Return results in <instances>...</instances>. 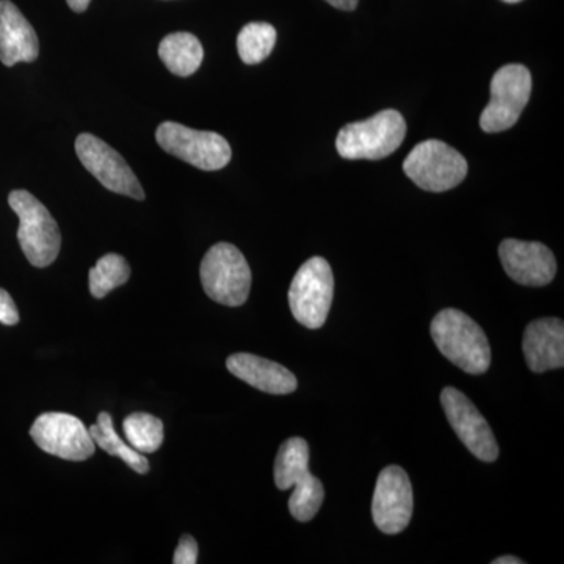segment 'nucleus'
I'll use <instances>...</instances> for the list:
<instances>
[{
	"mask_svg": "<svg viewBox=\"0 0 564 564\" xmlns=\"http://www.w3.org/2000/svg\"><path fill=\"white\" fill-rule=\"evenodd\" d=\"M432 337L448 361L470 375L488 372L491 347L481 326L458 310L441 311L432 322Z\"/></svg>",
	"mask_w": 564,
	"mask_h": 564,
	"instance_id": "1",
	"label": "nucleus"
},
{
	"mask_svg": "<svg viewBox=\"0 0 564 564\" xmlns=\"http://www.w3.org/2000/svg\"><path fill=\"white\" fill-rule=\"evenodd\" d=\"M404 137L406 121L402 113L388 109L369 120L344 126L337 133L336 150L348 161H381L402 147Z\"/></svg>",
	"mask_w": 564,
	"mask_h": 564,
	"instance_id": "2",
	"label": "nucleus"
},
{
	"mask_svg": "<svg viewBox=\"0 0 564 564\" xmlns=\"http://www.w3.org/2000/svg\"><path fill=\"white\" fill-rule=\"evenodd\" d=\"M9 204L20 217L18 240L21 250L33 267L44 269L58 258L62 234L51 212L28 191H13Z\"/></svg>",
	"mask_w": 564,
	"mask_h": 564,
	"instance_id": "3",
	"label": "nucleus"
},
{
	"mask_svg": "<svg viewBox=\"0 0 564 564\" xmlns=\"http://www.w3.org/2000/svg\"><path fill=\"white\" fill-rule=\"evenodd\" d=\"M204 292L225 306H242L251 291V269L239 248L217 243L206 252L202 262Z\"/></svg>",
	"mask_w": 564,
	"mask_h": 564,
	"instance_id": "4",
	"label": "nucleus"
},
{
	"mask_svg": "<svg viewBox=\"0 0 564 564\" xmlns=\"http://www.w3.org/2000/svg\"><path fill=\"white\" fill-rule=\"evenodd\" d=\"M155 140L166 154L204 172H217L231 162V147L217 132L196 131L180 122L166 121L159 126Z\"/></svg>",
	"mask_w": 564,
	"mask_h": 564,
	"instance_id": "5",
	"label": "nucleus"
},
{
	"mask_svg": "<svg viewBox=\"0 0 564 564\" xmlns=\"http://www.w3.org/2000/svg\"><path fill=\"white\" fill-rule=\"evenodd\" d=\"M333 296L334 276L328 261L310 259L300 267L289 289L292 315L306 328H322L332 310Z\"/></svg>",
	"mask_w": 564,
	"mask_h": 564,
	"instance_id": "6",
	"label": "nucleus"
},
{
	"mask_svg": "<svg viewBox=\"0 0 564 564\" xmlns=\"http://www.w3.org/2000/svg\"><path fill=\"white\" fill-rule=\"evenodd\" d=\"M403 170L422 191L441 193L466 180L467 161L444 141L426 140L408 154Z\"/></svg>",
	"mask_w": 564,
	"mask_h": 564,
	"instance_id": "7",
	"label": "nucleus"
},
{
	"mask_svg": "<svg viewBox=\"0 0 564 564\" xmlns=\"http://www.w3.org/2000/svg\"><path fill=\"white\" fill-rule=\"evenodd\" d=\"M532 95V74L524 65H505L494 74L491 101L480 117L485 132L497 133L513 128Z\"/></svg>",
	"mask_w": 564,
	"mask_h": 564,
	"instance_id": "8",
	"label": "nucleus"
},
{
	"mask_svg": "<svg viewBox=\"0 0 564 564\" xmlns=\"http://www.w3.org/2000/svg\"><path fill=\"white\" fill-rule=\"evenodd\" d=\"M31 436L41 451L66 462H85L95 455L96 444L90 430L76 415L41 414L33 422Z\"/></svg>",
	"mask_w": 564,
	"mask_h": 564,
	"instance_id": "9",
	"label": "nucleus"
},
{
	"mask_svg": "<svg viewBox=\"0 0 564 564\" xmlns=\"http://www.w3.org/2000/svg\"><path fill=\"white\" fill-rule=\"evenodd\" d=\"M76 152L82 165L101 182L104 187L118 195L143 202L144 191L135 173L120 152L115 151L106 141L91 133H80L76 139Z\"/></svg>",
	"mask_w": 564,
	"mask_h": 564,
	"instance_id": "10",
	"label": "nucleus"
},
{
	"mask_svg": "<svg viewBox=\"0 0 564 564\" xmlns=\"http://www.w3.org/2000/svg\"><path fill=\"white\" fill-rule=\"evenodd\" d=\"M414 497L410 477L400 466L381 470L375 486L372 514L375 524L386 534L402 533L413 518Z\"/></svg>",
	"mask_w": 564,
	"mask_h": 564,
	"instance_id": "11",
	"label": "nucleus"
},
{
	"mask_svg": "<svg viewBox=\"0 0 564 564\" xmlns=\"http://www.w3.org/2000/svg\"><path fill=\"white\" fill-rule=\"evenodd\" d=\"M441 403L452 429L467 451L481 462H496L499 458V445L491 426L475 404L456 388H445L441 393Z\"/></svg>",
	"mask_w": 564,
	"mask_h": 564,
	"instance_id": "12",
	"label": "nucleus"
},
{
	"mask_svg": "<svg viewBox=\"0 0 564 564\" xmlns=\"http://www.w3.org/2000/svg\"><path fill=\"white\" fill-rule=\"evenodd\" d=\"M499 256L505 272L518 284L541 288L554 281L555 256L543 243L507 239L500 243Z\"/></svg>",
	"mask_w": 564,
	"mask_h": 564,
	"instance_id": "13",
	"label": "nucleus"
},
{
	"mask_svg": "<svg viewBox=\"0 0 564 564\" xmlns=\"http://www.w3.org/2000/svg\"><path fill=\"white\" fill-rule=\"evenodd\" d=\"M40 41L31 22L10 0H0V62L6 66L39 58Z\"/></svg>",
	"mask_w": 564,
	"mask_h": 564,
	"instance_id": "14",
	"label": "nucleus"
},
{
	"mask_svg": "<svg viewBox=\"0 0 564 564\" xmlns=\"http://www.w3.org/2000/svg\"><path fill=\"white\" fill-rule=\"evenodd\" d=\"M525 361L534 373L564 366V323L560 318H540L530 323L522 339Z\"/></svg>",
	"mask_w": 564,
	"mask_h": 564,
	"instance_id": "15",
	"label": "nucleus"
},
{
	"mask_svg": "<svg viewBox=\"0 0 564 564\" xmlns=\"http://www.w3.org/2000/svg\"><path fill=\"white\" fill-rule=\"evenodd\" d=\"M226 367L234 377L259 391L273 393V395H285V393L295 392L299 388V381L291 370L285 369L281 364L250 355V352L229 356Z\"/></svg>",
	"mask_w": 564,
	"mask_h": 564,
	"instance_id": "16",
	"label": "nucleus"
},
{
	"mask_svg": "<svg viewBox=\"0 0 564 564\" xmlns=\"http://www.w3.org/2000/svg\"><path fill=\"white\" fill-rule=\"evenodd\" d=\"M159 57L174 76H192L203 63L202 41L188 32L170 33L161 41Z\"/></svg>",
	"mask_w": 564,
	"mask_h": 564,
	"instance_id": "17",
	"label": "nucleus"
},
{
	"mask_svg": "<svg viewBox=\"0 0 564 564\" xmlns=\"http://www.w3.org/2000/svg\"><path fill=\"white\" fill-rule=\"evenodd\" d=\"M310 445L303 437H291L281 445L274 462V484L281 491L310 480Z\"/></svg>",
	"mask_w": 564,
	"mask_h": 564,
	"instance_id": "18",
	"label": "nucleus"
},
{
	"mask_svg": "<svg viewBox=\"0 0 564 564\" xmlns=\"http://www.w3.org/2000/svg\"><path fill=\"white\" fill-rule=\"evenodd\" d=\"M90 434L98 447H101L104 452L111 456L121 458L137 474H148V470H150V463L143 454L126 444L115 432L113 419L106 411L98 415V423L91 426Z\"/></svg>",
	"mask_w": 564,
	"mask_h": 564,
	"instance_id": "19",
	"label": "nucleus"
},
{
	"mask_svg": "<svg viewBox=\"0 0 564 564\" xmlns=\"http://www.w3.org/2000/svg\"><path fill=\"white\" fill-rule=\"evenodd\" d=\"M129 445L140 454H154L162 447L165 429L163 422L155 415L148 413H133L122 423Z\"/></svg>",
	"mask_w": 564,
	"mask_h": 564,
	"instance_id": "20",
	"label": "nucleus"
},
{
	"mask_svg": "<svg viewBox=\"0 0 564 564\" xmlns=\"http://www.w3.org/2000/svg\"><path fill=\"white\" fill-rule=\"evenodd\" d=\"M276 29L267 22H250L237 36V51L247 65H258L272 54L276 44Z\"/></svg>",
	"mask_w": 564,
	"mask_h": 564,
	"instance_id": "21",
	"label": "nucleus"
},
{
	"mask_svg": "<svg viewBox=\"0 0 564 564\" xmlns=\"http://www.w3.org/2000/svg\"><path fill=\"white\" fill-rule=\"evenodd\" d=\"M131 278V267L120 254L104 256L90 270V292L95 299H104L111 291L126 284Z\"/></svg>",
	"mask_w": 564,
	"mask_h": 564,
	"instance_id": "22",
	"label": "nucleus"
},
{
	"mask_svg": "<svg viewBox=\"0 0 564 564\" xmlns=\"http://www.w3.org/2000/svg\"><path fill=\"white\" fill-rule=\"evenodd\" d=\"M323 499H325V489H323L322 481L313 475L304 484L293 486V492L289 499V510L296 521L307 522L318 513Z\"/></svg>",
	"mask_w": 564,
	"mask_h": 564,
	"instance_id": "23",
	"label": "nucleus"
},
{
	"mask_svg": "<svg viewBox=\"0 0 564 564\" xmlns=\"http://www.w3.org/2000/svg\"><path fill=\"white\" fill-rule=\"evenodd\" d=\"M198 562V543L192 534H184L174 552V564H195Z\"/></svg>",
	"mask_w": 564,
	"mask_h": 564,
	"instance_id": "24",
	"label": "nucleus"
},
{
	"mask_svg": "<svg viewBox=\"0 0 564 564\" xmlns=\"http://www.w3.org/2000/svg\"><path fill=\"white\" fill-rule=\"evenodd\" d=\"M20 322V313H18L17 304L6 289H0V323L7 326L18 325Z\"/></svg>",
	"mask_w": 564,
	"mask_h": 564,
	"instance_id": "25",
	"label": "nucleus"
},
{
	"mask_svg": "<svg viewBox=\"0 0 564 564\" xmlns=\"http://www.w3.org/2000/svg\"><path fill=\"white\" fill-rule=\"evenodd\" d=\"M329 6H333L334 9H339L344 11H352L358 7L359 0H326Z\"/></svg>",
	"mask_w": 564,
	"mask_h": 564,
	"instance_id": "26",
	"label": "nucleus"
},
{
	"mask_svg": "<svg viewBox=\"0 0 564 564\" xmlns=\"http://www.w3.org/2000/svg\"><path fill=\"white\" fill-rule=\"evenodd\" d=\"M91 0H66L69 9L76 11V13H84L85 10L90 6Z\"/></svg>",
	"mask_w": 564,
	"mask_h": 564,
	"instance_id": "27",
	"label": "nucleus"
},
{
	"mask_svg": "<svg viewBox=\"0 0 564 564\" xmlns=\"http://www.w3.org/2000/svg\"><path fill=\"white\" fill-rule=\"evenodd\" d=\"M492 564H524V560L516 558V556L507 555L494 560Z\"/></svg>",
	"mask_w": 564,
	"mask_h": 564,
	"instance_id": "28",
	"label": "nucleus"
},
{
	"mask_svg": "<svg viewBox=\"0 0 564 564\" xmlns=\"http://www.w3.org/2000/svg\"><path fill=\"white\" fill-rule=\"evenodd\" d=\"M502 2H507V3H518V2H521V0H502Z\"/></svg>",
	"mask_w": 564,
	"mask_h": 564,
	"instance_id": "29",
	"label": "nucleus"
}]
</instances>
